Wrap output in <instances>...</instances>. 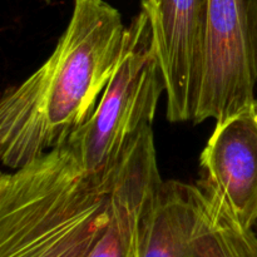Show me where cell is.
<instances>
[{"mask_svg": "<svg viewBox=\"0 0 257 257\" xmlns=\"http://www.w3.org/2000/svg\"><path fill=\"white\" fill-rule=\"evenodd\" d=\"M127 27L104 0H74L54 52L0 102V160L17 170L64 145L97 109Z\"/></svg>", "mask_w": 257, "mask_h": 257, "instance_id": "6da1fadb", "label": "cell"}, {"mask_svg": "<svg viewBox=\"0 0 257 257\" xmlns=\"http://www.w3.org/2000/svg\"><path fill=\"white\" fill-rule=\"evenodd\" d=\"M119 162L89 171L64 143L0 176V257H87L109 221Z\"/></svg>", "mask_w": 257, "mask_h": 257, "instance_id": "7a4b0ae2", "label": "cell"}, {"mask_svg": "<svg viewBox=\"0 0 257 257\" xmlns=\"http://www.w3.org/2000/svg\"><path fill=\"white\" fill-rule=\"evenodd\" d=\"M163 92L165 78L152 25L142 8L127 27L119 62L97 109L65 143L87 170L114 165L128 143L152 125Z\"/></svg>", "mask_w": 257, "mask_h": 257, "instance_id": "3957f363", "label": "cell"}, {"mask_svg": "<svg viewBox=\"0 0 257 257\" xmlns=\"http://www.w3.org/2000/svg\"><path fill=\"white\" fill-rule=\"evenodd\" d=\"M257 0H207L193 122H216L256 100Z\"/></svg>", "mask_w": 257, "mask_h": 257, "instance_id": "277c9868", "label": "cell"}, {"mask_svg": "<svg viewBox=\"0 0 257 257\" xmlns=\"http://www.w3.org/2000/svg\"><path fill=\"white\" fill-rule=\"evenodd\" d=\"M162 68L167 118L193 119L205 52L207 0H142Z\"/></svg>", "mask_w": 257, "mask_h": 257, "instance_id": "5b68a950", "label": "cell"}, {"mask_svg": "<svg viewBox=\"0 0 257 257\" xmlns=\"http://www.w3.org/2000/svg\"><path fill=\"white\" fill-rule=\"evenodd\" d=\"M197 183L220 196L246 227L257 223V99L216 122L200 157Z\"/></svg>", "mask_w": 257, "mask_h": 257, "instance_id": "8992f818", "label": "cell"}, {"mask_svg": "<svg viewBox=\"0 0 257 257\" xmlns=\"http://www.w3.org/2000/svg\"><path fill=\"white\" fill-rule=\"evenodd\" d=\"M162 183L152 125H148L123 153L110 193L109 221L87 257L137 256L142 223Z\"/></svg>", "mask_w": 257, "mask_h": 257, "instance_id": "52a82bcc", "label": "cell"}, {"mask_svg": "<svg viewBox=\"0 0 257 257\" xmlns=\"http://www.w3.org/2000/svg\"><path fill=\"white\" fill-rule=\"evenodd\" d=\"M197 210L190 185L163 181L140 235L138 257H195Z\"/></svg>", "mask_w": 257, "mask_h": 257, "instance_id": "ba28073f", "label": "cell"}, {"mask_svg": "<svg viewBox=\"0 0 257 257\" xmlns=\"http://www.w3.org/2000/svg\"><path fill=\"white\" fill-rule=\"evenodd\" d=\"M197 210L195 257H257V232L243 226L215 192L190 185Z\"/></svg>", "mask_w": 257, "mask_h": 257, "instance_id": "9c48e42d", "label": "cell"}, {"mask_svg": "<svg viewBox=\"0 0 257 257\" xmlns=\"http://www.w3.org/2000/svg\"><path fill=\"white\" fill-rule=\"evenodd\" d=\"M253 228H255V230H256V232H257V223H256V225H255V227H253Z\"/></svg>", "mask_w": 257, "mask_h": 257, "instance_id": "30bf717a", "label": "cell"}, {"mask_svg": "<svg viewBox=\"0 0 257 257\" xmlns=\"http://www.w3.org/2000/svg\"><path fill=\"white\" fill-rule=\"evenodd\" d=\"M136 257H138V253H137V256H136Z\"/></svg>", "mask_w": 257, "mask_h": 257, "instance_id": "8fae6325", "label": "cell"}]
</instances>
